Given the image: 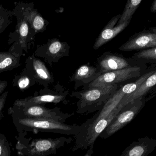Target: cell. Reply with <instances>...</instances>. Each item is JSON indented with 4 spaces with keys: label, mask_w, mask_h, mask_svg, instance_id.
Instances as JSON below:
<instances>
[{
    "label": "cell",
    "mask_w": 156,
    "mask_h": 156,
    "mask_svg": "<svg viewBox=\"0 0 156 156\" xmlns=\"http://www.w3.org/2000/svg\"><path fill=\"white\" fill-rule=\"evenodd\" d=\"M13 13L17 17L18 22L15 31L11 34L12 39L15 38V43L12 46H19V48L27 52L31 42L34 40L36 33L21 16L17 13Z\"/></svg>",
    "instance_id": "cell-13"
},
{
    "label": "cell",
    "mask_w": 156,
    "mask_h": 156,
    "mask_svg": "<svg viewBox=\"0 0 156 156\" xmlns=\"http://www.w3.org/2000/svg\"><path fill=\"white\" fill-rule=\"evenodd\" d=\"M33 6L30 3H18L12 12L21 16L29 23L35 33L43 32L46 30L49 23L44 20Z\"/></svg>",
    "instance_id": "cell-11"
},
{
    "label": "cell",
    "mask_w": 156,
    "mask_h": 156,
    "mask_svg": "<svg viewBox=\"0 0 156 156\" xmlns=\"http://www.w3.org/2000/svg\"><path fill=\"white\" fill-rule=\"evenodd\" d=\"M68 92L63 91H51L44 94L34 96L28 97L23 99H18L13 104L14 108H27L32 106L42 105L46 103L55 104L65 102L66 100Z\"/></svg>",
    "instance_id": "cell-12"
},
{
    "label": "cell",
    "mask_w": 156,
    "mask_h": 156,
    "mask_svg": "<svg viewBox=\"0 0 156 156\" xmlns=\"http://www.w3.org/2000/svg\"><path fill=\"white\" fill-rule=\"evenodd\" d=\"M141 0H128L126 3L123 13L118 22L117 25L122 24L131 20L132 16L138 8Z\"/></svg>",
    "instance_id": "cell-20"
},
{
    "label": "cell",
    "mask_w": 156,
    "mask_h": 156,
    "mask_svg": "<svg viewBox=\"0 0 156 156\" xmlns=\"http://www.w3.org/2000/svg\"><path fill=\"white\" fill-rule=\"evenodd\" d=\"M8 96V91H6L0 96V121L4 117L3 109L5 106V103Z\"/></svg>",
    "instance_id": "cell-25"
},
{
    "label": "cell",
    "mask_w": 156,
    "mask_h": 156,
    "mask_svg": "<svg viewBox=\"0 0 156 156\" xmlns=\"http://www.w3.org/2000/svg\"><path fill=\"white\" fill-rule=\"evenodd\" d=\"M141 69L139 66H131L121 70L102 74L89 83L87 87L105 86L117 84L132 78L140 77Z\"/></svg>",
    "instance_id": "cell-6"
},
{
    "label": "cell",
    "mask_w": 156,
    "mask_h": 156,
    "mask_svg": "<svg viewBox=\"0 0 156 156\" xmlns=\"http://www.w3.org/2000/svg\"><path fill=\"white\" fill-rule=\"evenodd\" d=\"M145 102L144 98H141L124 106L99 137L108 138L130 123L144 107Z\"/></svg>",
    "instance_id": "cell-4"
},
{
    "label": "cell",
    "mask_w": 156,
    "mask_h": 156,
    "mask_svg": "<svg viewBox=\"0 0 156 156\" xmlns=\"http://www.w3.org/2000/svg\"><path fill=\"white\" fill-rule=\"evenodd\" d=\"M12 15L13 12L12 13L9 11L4 9L2 5L0 6V34L10 24Z\"/></svg>",
    "instance_id": "cell-23"
},
{
    "label": "cell",
    "mask_w": 156,
    "mask_h": 156,
    "mask_svg": "<svg viewBox=\"0 0 156 156\" xmlns=\"http://www.w3.org/2000/svg\"><path fill=\"white\" fill-rule=\"evenodd\" d=\"M8 85V82L6 81H0V94L4 91Z\"/></svg>",
    "instance_id": "cell-26"
},
{
    "label": "cell",
    "mask_w": 156,
    "mask_h": 156,
    "mask_svg": "<svg viewBox=\"0 0 156 156\" xmlns=\"http://www.w3.org/2000/svg\"><path fill=\"white\" fill-rule=\"evenodd\" d=\"M21 55L19 53L9 50L1 52L0 54V73L10 71L20 65Z\"/></svg>",
    "instance_id": "cell-19"
},
{
    "label": "cell",
    "mask_w": 156,
    "mask_h": 156,
    "mask_svg": "<svg viewBox=\"0 0 156 156\" xmlns=\"http://www.w3.org/2000/svg\"><path fill=\"white\" fill-rule=\"evenodd\" d=\"M101 75L96 67L89 64L83 65L72 76L70 81L75 82L74 88L77 90L78 87L82 86L88 85Z\"/></svg>",
    "instance_id": "cell-17"
},
{
    "label": "cell",
    "mask_w": 156,
    "mask_h": 156,
    "mask_svg": "<svg viewBox=\"0 0 156 156\" xmlns=\"http://www.w3.org/2000/svg\"><path fill=\"white\" fill-rule=\"evenodd\" d=\"M107 156V155H105V156Z\"/></svg>",
    "instance_id": "cell-29"
},
{
    "label": "cell",
    "mask_w": 156,
    "mask_h": 156,
    "mask_svg": "<svg viewBox=\"0 0 156 156\" xmlns=\"http://www.w3.org/2000/svg\"><path fill=\"white\" fill-rule=\"evenodd\" d=\"M9 115L17 117L42 118L65 123L73 114L64 113L60 108H49L42 105L27 108L10 107L8 110Z\"/></svg>",
    "instance_id": "cell-5"
},
{
    "label": "cell",
    "mask_w": 156,
    "mask_h": 156,
    "mask_svg": "<svg viewBox=\"0 0 156 156\" xmlns=\"http://www.w3.org/2000/svg\"><path fill=\"white\" fill-rule=\"evenodd\" d=\"M156 147V140L150 137H142L127 147L120 156H147Z\"/></svg>",
    "instance_id": "cell-16"
},
{
    "label": "cell",
    "mask_w": 156,
    "mask_h": 156,
    "mask_svg": "<svg viewBox=\"0 0 156 156\" xmlns=\"http://www.w3.org/2000/svg\"><path fill=\"white\" fill-rule=\"evenodd\" d=\"M155 71L146 73L135 82L127 84L118 89L109 98L101 110L81 125L82 129L75 136V141L72 148L73 151L80 149H86L94 145L100 134L120 111L118 105L122 98L126 95L134 92Z\"/></svg>",
    "instance_id": "cell-1"
},
{
    "label": "cell",
    "mask_w": 156,
    "mask_h": 156,
    "mask_svg": "<svg viewBox=\"0 0 156 156\" xmlns=\"http://www.w3.org/2000/svg\"><path fill=\"white\" fill-rule=\"evenodd\" d=\"M12 117L13 123L20 134L24 132H52L64 135L77 136L82 129L81 125H66L65 123L42 118Z\"/></svg>",
    "instance_id": "cell-2"
},
{
    "label": "cell",
    "mask_w": 156,
    "mask_h": 156,
    "mask_svg": "<svg viewBox=\"0 0 156 156\" xmlns=\"http://www.w3.org/2000/svg\"><path fill=\"white\" fill-rule=\"evenodd\" d=\"M11 150L5 135L0 134V156H11Z\"/></svg>",
    "instance_id": "cell-24"
},
{
    "label": "cell",
    "mask_w": 156,
    "mask_h": 156,
    "mask_svg": "<svg viewBox=\"0 0 156 156\" xmlns=\"http://www.w3.org/2000/svg\"><path fill=\"white\" fill-rule=\"evenodd\" d=\"M151 11L152 13H155L156 12V0H154L152 2L151 8Z\"/></svg>",
    "instance_id": "cell-28"
},
{
    "label": "cell",
    "mask_w": 156,
    "mask_h": 156,
    "mask_svg": "<svg viewBox=\"0 0 156 156\" xmlns=\"http://www.w3.org/2000/svg\"><path fill=\"white\" fill-rule=\"evenodd\" d=\"M97 63L96 67L101 74L132 66L123 56L108 51L104 53L98 58Z\"/></svg>",
    "instance_id": "cell-14"
},
{
    "label": "cell",
    "mask_w": 156,
    "mask_h": 156,
    "mask_svg": "<svg viewBox=\"0 0 156 156\" xmlns=\"http://www.w3.org/2000/svg\"><path fill=\"white\" fill-rule=\"evenodd\" d=\"M13 83V86H18L21 90L27 89L35 83L28 74L25 69L20 76L15 77Z\"/></svg>",
    "instance_id": "cell-22"
},
{
    "label": "cell",
    "mask_w": 156,
    "mask_h": 156,
    "mask_svg": "<svg viewBox=\"0 0 156 156\" xmlns=\"http://www.w3.org/2000/svg\"><path fill=\"white\" fill-rule=\"evenodd\" d=\"M118 89V86L115 84L87 87L80 92L73 93L72 95L78 99L76 112L83 114L99 111Z\"/></svg>",
    "instance_id": "cell-3"
},
{
    "label": "cell",
    "mask_w": 156,
    "mask_h": 156,
    "mask_svg": "<svg viewBox=\"0 0 156 156\" xmlns=\"http://www.w3.org/2000/svg\"><path fill=\"white\" fill-rule=\"evenodd\" d=\"M120 17L121 14H118L113 17L108 23L96 40L93 47L94 50H98L102 45L111 41L127 27L131 20L122 24L116 25Z\"/></svg>",
    "instance_id": "cell-15"
},
{
    "label": "cell",
    "mask_w": 156,
    "mask_h": 156,
    "mask_svg": "<svg viewBox=\"0 0 156 156\" xmlns=\"http://www.w3.org/2000/svg\"><path fill=\"white\" fill-rule=\"evenodd\" d=\"M131 59L134 61L142 60L148 62H156V47L140 51L134 54Z\"/></svg>",
    "instance_id": "cell-21"
},
{
    "label": "cell",
    "mask_w": 156,
    "mask_h": 156,
    "mask_svg": "<svg viewBox=\"0 0 156 156\" xmlns=\"http://www.w3.org/2000/svg\"><path fill=\"white\" fill-rule=\"evenodd\" d=\"M1 52H0V54H1Z\"/></svg>",
    "instance_id": "cell-30"
},
{
    "label": "cell",
    "mask_w": 156,
    "mask_h": 156,
    "mask_svg": "<svg viewBox=\"0 0 156 156\" xmlns=\"http://www.w3.org/2000/svg\"><path fill=\"white\" fill-rule=\"evenodd\" d=\"M25 70L35 83L44 86L45 88L53 83V77L44 63L34 55L26 60Z\"/></svg>",
    "instance_id": "cell-9"
},
{
    "label": "cell",
    "mask_w": 156,
    "mask_h": 156,
    "mask_svg": "<svg viewBox=\"0 0 156 156\" xmlns=\"http://www.w3.org/2000/svg\"><path fill=\"white\" fill-rule=\"evenodd\" d=\"M94 145H93V146H90V147H89V149H88V150H87V152L86 153L85 155L84 156H93V154L94 153Z\"/></svg>",
    "instance_id": "cell-27"
},
{
    "label": "cell",
    "mask_w": 156,
    "mask_h": 156,
    "mask_svg": "<svg viewBox=\"0 0 156 156\" xmlns=\"http://www.w3.org/2000/svg\"><path fill=\"white\" fill-rule=\"evenodd\" d=\"M69 49L70 46L67 43L57 39H51L46 44L39 46L34 55L44 58L51 66L53 63L58 62L61 58L69 55Z\"/></svg>",
    "instance_id": "cell-7"
},
{
    "label": "cell",
    "mask_w": 156,
    "mask_h": 156,
    "mask_svg": "<svg viewBox=\"0 0 156 156\" xmlns=\"http://www.w3.org/2000/svg\"><path fill=\"white\" fill-rule=\"evenodd\" d=\"M156 47V28L143 30L131 36L119 49L124 51L142 50Z\"/></svg>",
    "instance_id": "cell-10"
},
{
    "label": "cell",
    "mask_w": 156,
    "mask_h": 156,
    "mask_svg": "<svg viewBox=\"0 0 156 156\" xmlns=\"http://www.w3.org/2000/svg\"><path fill=\"white\" fill-rule=\"evenodd\" d=\"M156 83V71L155 70L154 73L147 78L134 92L126 95L122 98L118 105V107L121 109L128 103L144 97V96L155 85Z\"/></svg>",
    "instance_id": "cell-18"
},
{
    "label": "cell",
    "mask_w": 156,
    "mask_h": 156,
    "mask_svg": "<svg viewBox=\"0 0 156 156\" xmlns=\"http://www.w3.org/2000/svg\"><path fill=\"white\" fill-rule=\"evenodd\" d=\"M73 141L72 137H61L56 139H38L34 140L28 150L32 155L47 156L56 153L57 149L70 144Z\"/></svg>",
    "instance_id": "cell-8"
}]
</instances>
